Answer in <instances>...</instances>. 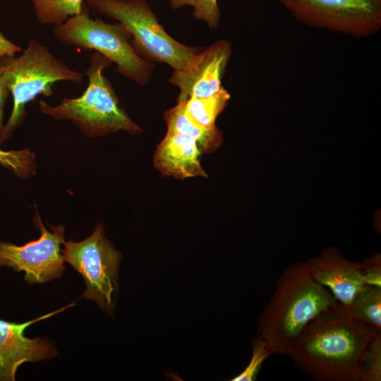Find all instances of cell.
<instances>
[{
    "instance_id": "1",
    "label": "cell",
    "mask_w": 381,
    "mask_h": 381,
    "mask_svg": "<svg viewBox=\"0 0 381 381\" xmlns=\"http://www.w3.org/2000/svg\"><path fill=\"white\" fill-rule=\"evenodd\" d=\"M380 332L337 303L307 325L288 356L314 380L361 381L363 357Z\"/></svg>"
},
{
    "instance_id": "2",
    "label": "cell",
    "mask_w": 381,
    "mask_h": 381,
    "mask_svg": "<svg viewBox=\"0 0 381 381\" xmlns=\"http://www.w3.org/2000/svg\"><path fill=\"white\" fill-rule=\"evenodd\" d=\"M337 303L331 291L313 278L305 262L295 263L277 280L259 318L258 334L272 354L288 356L307 325Z\"/></svg>"
},
{
    "instance_id": "3",
    "label": "cell",
    "mask_w": 381,
    "mask_h": 381,
    "mask_svg": "<svg viewBox=\"0 0 381 381\" xmlns=\"http://www.w3.org/2000/svg\"><path fill=\"white\" fill-rule=\"evenodd\" d=\"M111 64L109 59L95 52L84 73L88 78L84 92L75 98H63L54 106L41 100L40 111L56 120L71 121L88 138L120 131L130 134L141 133V128L126 111L111 82L104 74Z\"/></svg>"
},
{
    "instance_id": "4",
    "label": "cell",
    "mask_w": 381,
    "mask_h": 381,
    "mask_svg": "<svg viewBox=\"0 0 381 381\" xmlns=\"http://www.w3.org/2000/svg\"><path fill=\"white\" fill-rule=\"evenodd\" d=\"M0 75L13 97L11 114L0 134L1 143L25 121L29 102L39 95H52L53 86L58 82L83 83L85 73L71 68L46 46L31 39L19 56L0 59Z\"/></svg>"
},
{
    "instance_id": "5",
    "label": "cell",
    "mask_w": 381,
    "mask_h": 381,
    "mask_svg": "<svg viewBox=\"0 0 381 381\" xmlns=\"http://www.w3.org/2000/svg\"><path fill=\"white\" fill-rule=\"evenodd\" d=\"M60 42L83 50H95L116 65V71L139 85L151 80L154 66L135 50L131 35L120 23L92 18L85 6L82 12L53 28Z\"/></svg>"
},
{
    "instance_id": "6",
    "label": "cell",
    "mask_w": 381,
    "mask_h": 381,
    "mask_svg": "<svg viewBox=\"0 0 381 381\" xmlns=\"http://www.w3.org/2000/svg\"><path fill=\"white\" fill-rule=\"evenodd\" d=\"M88 6L122 24L131 35L136 52L150 62L173 70L187 66L201 51L186 45L164 30L146 0H86Z\"/></svg>"
},
{
    "instance_id": "7",
    "label": "cell",
    "mask_w": 381,
    "mask_h": 381,
    "mask_svg": "<svg viewBox=\"0 0 381 381\" xmlns=\"http://www.w3.org/2000/svg\"><path fill=\"white\" fill-rule=\"evenodd\" d=\"M63 246L64 262L84 279L86 289L81 298L95 301L104 312L113 315L122 256L105 237L103 226L98 223L85 239L78 242L69 240Z\"/></svg>"
},
{
    "instance_id": "8",
    "label": "cell",
    "mask_w": 381,
    "mask_h": 381,
    "mask_svg": "<svg viewBox=\"0 0 381 381\" xmlns=\"http://www.w3.org/2000/svg\"><path fill=\"white\" fill-rule=\"evenodd\" d=\"M300 23L356 37L381 29V0H279Z\"/></svg>"
},
{
    "instance_id": "9",
    "label": "cell",
    "mask_w": 381,
    "mask_h": 381,
    "mask_svg": "<svg viewBox=\"0 0 381 381\" xmlns=\"http://www.w3.org/2000/svg\"><path fill=\"white\" fill-rule=\"evenodd\" d=\"M33 223L40 232L37 240L23 246L0 241V266L25 273L24 279L32 284L60 278L66 270L61 246L65 242L62 224L46 229L36 211Z\"/></svg>"
},
{
    "instance_id": "10",
    "label": "cell",
    "mask_w": 381,
    "mask_h": 381,
    "mask_svg": "<svg viewBox=\"0 0 381 381\" xmlns=\"http://www.w3.org/2000/svg\"><path fill=\"white\" fill-rule=\"evenodd\" d=\"M231 54V43L219 40L201 50L185 68L173 70L169 80L179 90L177 102L219 92Z\"/></svg>"
},
{
    "instance_id": "11",
    "label": "cell",
    "mask_w": 381,
    "mask_h": 381,
    "mask_svg": "<svg viewBox=\"0 0 381 381\" xmlns=\"http://www.w3.org/2000/svg\"><path fill=\"white\" fill-rule=\"evenodd\" d=\"M73 306L75 303L23 323L0 319V381L15 380L18 368L24 363L37 362L57 356L55 346L48 339H30L25 335V331L30 325Z\"/></svg>"
},
{
    "instance_id": "12",
    "label": "cell",
    "mask_w": 381,
    "mask_h": 381,
    "mask_svg": "<svg viewBox=\"0 0 381 381\" xmlns=\"http://www.w3.org/2000/svg\"><path fill=\"white\" fill-rule=\"evenodd\" d=\"M305 262L313 278L327 288L346 307L366 285L362 263L348 260L337 248L325 249L318 256Z\"/></svg>"
},
{
    "instance_id": "13",
    "label": "cell",
    "mask_w": 381,
    "mask_h": 381,
    "mask_svg": "<svg viewBox=\"0 0 381 381\" xmlns=\"http://www.w3.org/2000/svg\"><path fill=\"white\" fill-rule=\"evenodd\" d=\"M201 150L193 138L174 131H167L157 145L154 155V165L164 176L183 179L190 177H207L202 169Z\"/></svg>"
},
{
    "instance_id": "14",
    "label": "cell",
    "mask_w": 381,
    "mask_h": 381,
    "mask_svg": "<svg viewBox=\"0 0 381 381\" xmlns=\"http://www.w3.org/2000/svg\"><path fill=\"white\" fill-rule=\"evenodd\" d=\"M167 131H174L195 140L202 152L217 150L222 142V135L217 127L207 128L195 123L186 113L182 102L164 113Z\"/></svg>"
},
{
    "instance_id": "15",
    "label": "cell",
    "mask_w": 381,
    "mask_h": 381,
    "mask_svg": "<svg viewBox=\"0 0 381 381\" xmlns=\"http://www.w3.org/2000/svg\"><path fill=\"white\" fill-rule=\"evenodd\" d=\"M230 95L223 87L217 93L207 97H190L183 102L186 114L198 125L213 128L219 114L224 109Z\"/></svg>"
},
{
    "instance_id": "16",
    "label": "cell",
    "mask_w": 381,
    "mask_h": 381,
    "mask_svg": "<svg viewBox=\"0 0 381 381\" xmlns=\"http://www.w3.org/2000/svg\"><path fill=\"white\" fill-rule=\"evenodd\" d=\"M30 2L38 22L54 27L80 13L85 6L84 0H30Z\"/></svg>"
},
{
    "instance_id": "17",
    "label": "cell",
    "mask_w": 381,
    "mask_h": 381,
    "mask_svg": "<svg viewBox=\"0 0 381 381\" xmlns=\"http://www.w3.org/2000/svg\"><path fill=\"white\" fill-rule=\"evenodd\" d=\"M347 308L355 318L381 332V287L364 286Z\"/></svg>"
},
{
    "instance_id": "18",
    "label": "cell",
    "mask_w": 381,
    "mask_h": 381,
    "mask_svg": "<svg viewBox=\"0 0 381 381\" xmlns=\"http://www.w3.org/2000/svg\"><path fill=\"white\" fill-rule=\"evenodd\" d=\"M0 164L21 179L30 178L36 174L35 155L28 148L8 151L0 149Z\"/></svg>"
},
{
    "instance_id": "19",
    "label": "cell",
    "mask_w": 381,
    "mask_h": 381,
    "mask_svg": "<svg viewBox=\"0 0 381 381\" xmlns=\"http://www.w3.org/2000/svg\"><path fill=\"white\" fill-rule=\"evenodd\" d=\"M174 10L183 6H191L194 18L203 21L210 28L215 29L221 19V11L217 0H169Z\"/></svg>"
},
{
    "instance_id": "20",
    "label": "cell",
    "mask_w": 381,
    "mask_h": 381,
    "mask_svg": "<svg viewBox=\"0 0 381 381\" xmlns=\"http://www.w3.org/2000/svg\"><path fill=\"white\" fill-rule=\"evenodd\" d=\"M381 380V332L370 344L363 357L361 381Z\"/></svg>"
},
{
    "instance_id": "21",
    "label": "cell",
    "mask_w": 381,
    "mask_h": 381,
    "mask_svg": "<svg viewBox=\"0 0 381 381\" xmlns=\"http://www.w3.org/2000/svg\"><path fill=\"white\" fill-rule=\"evenodd\" d=\"M272 354L265 341L258 335L252 343V356L246 368L232 381H253L263 363Z\"/></svg>"
},
{
    "instance_id": "22",
    "label": "cell",
    "mask_w": 381,
    "mask_h": 381,
    "mask_svg": "<svg viewBox=\"0 0 381 381\" xmlns=\"http://www.w3.org/2000/svg\"><path fill=\"white\" fill-rule=\"evenodd\" d=\"M362 271L366 285L381 287V255L376 253L364 260Z\"/></svg>"
},
{
    "instance_id": "23",
    "label": "cell",
    "mask_w": 381,
    "mask_h": 381,
    "mask_svg": "<svg viewBox=\"0 0 381 381\" xmlns=\"http://www.w3.org/2000/svg\"><path fill=\"white\" fill-rule=\"evenodd\" d=\"M20 50V47L6 39L0 32V59L7 56H13Z\"/></svg>"
},
{
    "instance_id": "24",
    "label": "cell",
    "mask_w": 381,
    "mask_h": 381,
    "mask_svg": "<svg viewBox=\"0 0 381 381\" xmlns=\"http://www.w3.org/2000/svg\"><path fill=\"white\" fill-rule=\"evenodd\" d=\"M8 91L7 90L2 78L0 75V134L4 128L3 121H4V109L6 99L8 96Z\"/></svg>"
}]
</instances>
